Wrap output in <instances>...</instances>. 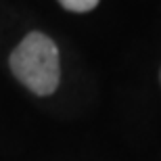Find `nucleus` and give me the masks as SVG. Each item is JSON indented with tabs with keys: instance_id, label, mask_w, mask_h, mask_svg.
<instances>
[{
	"instance_id": "nucleus-3",
	"label": "nucleus",
	"mask_w": 161,
	"mask_h": 161,
	"mask_svg": "<svg viewBox=\"0 0 161 161\" xmlns=\"http://www.w3.org/2000/svg\"><path fill=\"white\" fill-rule=\"evenodd\" d=\"M159 78H161V75H159Z\"/></svg>"
},
{
	"instance_id": "nucleus-1",
	"label": "nucleus",
	"mask_w": 161,
	"mask_h": 161,
	"mask_svg": "<svg viewBox=\"0 0 161 161\" xmlns=\"http://www.w3.org/2000/svg\"><path fill=\"white\" fill-rule=\"evenodd\" d=\"M13 75L38 96H50L61 82L59 48L46 34L30 31L8 59Z\"/></svg>"
},
{
	"instance_id": "nucleus-2",
	"label": "nucleus",
	"mask_w": 161,
	"mask_h": 161,
	"mask_svg": "<svg viewBox=\"0 0 161 161\" xmlns=\"http://www.w3.org/2000/svg\"><path fill=\"white\" fill-rule=\"evenodd\" d=\"M59 4L69 13H88L98 6V0H59Z\"/></svg>"
}]
</instances>
